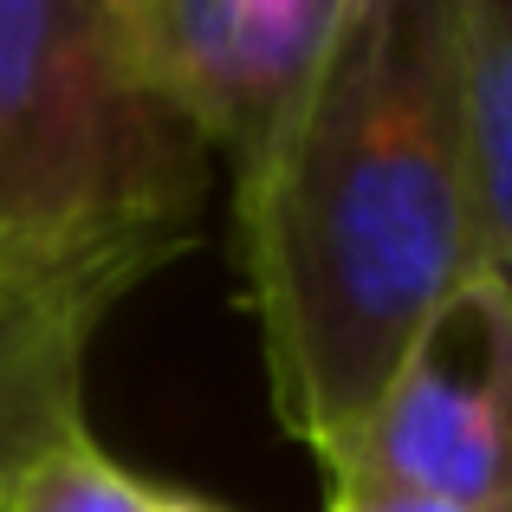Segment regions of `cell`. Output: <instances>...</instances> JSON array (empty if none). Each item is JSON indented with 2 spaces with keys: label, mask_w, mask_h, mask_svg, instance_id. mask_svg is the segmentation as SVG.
I'll return each instance as SVG.
<instances>
[{
  "label": "cell",
  "mask_w": 512,
  "mask_h": 512,
  "mask_svg": "<svg viewBox=\"0 0 512 512\" xmlns=\"http://www.w3.org/2000/svg\"><path fill=\"white\" fill-rule=\"evenodd\" d=\"M227 169L273 415L325 461L435 299L487 266L441 0H344Z\"/></svg>",
  "instance_id": "cell-1"
},
{
  "label": "cell",
  "mask_w": 512,
  "mask_h": 512,
  "mask_svg": "<svg viewBox=\"0 0 512 512\" xmlns=\"http://www.w3.org/2000/svg\"><path fill=\"white\" fill-rule=\"evenodd\" d=\"M325 512H467V506L415 500V493H383V487H325Z\"/></svg>",
  "instance_id": "cell-7"
},
{
  "label": "cell",
  "mask_w": 512,
  "mask_h": 512,
  "mask_svg": "<svg viewBox=\"0 0 512 512\" xmlns=\"http://www.w3.org/2000/svg\"><path fill=\"white\" fill-rule=\"evenodd\" d=\"M344 0H124L150 72L201 124L214 156L234 163L292 78L312 65Z\"/></svg>",
  "instance_id": "cell-4"
},
{
  "label": "cell",
  "mask_w": 512,
  "mask_h": 512,
  "mask_svg": "<svg viewBox=\"0 0 512 512\" xmlns=\"http://www.w3.org/2000/svg\"><path fill=\"white\" fill-rule=\"evenodd\" d=\"M208 182L124 0H0V279L111 318L201 240Z\"/></svg>",
  "instance_id": "cell-2"
},
{
  "label": "cell",
  "mask_w": 512,
  "mask_h": 512,
  "mask_svg": "<svg viewBox=\"0 0 512 512\" xmlns=\"http://www.w3.org/2000/svg\"><path fill=\"white\" fill-rule=\"evenodd\" d=\"M104 312L0 279V474L85 428V357Z\"/></svg>",
  "instance_id": "cell-5"
},
{
  "label": "cell",
  "mask_w": 512,
  "mask_h": 512,
  "mask_svg": "<svg viewBox=\"0 0 512 512\" xmlns=\"http://www.w3.org/2000/svg\"><path fill=\"white\" fill-rule=\"evenodd\" d=\"M7 480H13V474H0V500H7Z\"/></svg>",
  "instance_id": "cell-8"
},
{
  "label": "cell",
  "mask_w": 512,
  "mask_h": 512,
  "mask_svg": "<svg viewBox=\"0 0 512 512\" xmlns=\"http://www.w3.org/2000/svg\"><path fill=\"white\" fill-rule=\"evenodd\" d=\"M325 487L512 512V286L480 266L435 299L396 350L350 435L325 454Z\"/></svg>",
  "instance_id": "cell-3"
},
{
  "label": "cell",
  "mask_w": 512,
  "mask_h": 512,
  "mask_svg": "<svg viewBox=\"0 0 512 512\" xmlns=\"http://www.w3.org/2000/svg\"><path fill=\"white\" fill-rule=\"evenodd\" d=\"M0 512H221V506L124 467L85 422L13 467Z\"/></svg>",
  "instance_id": "cell-6"
}]
</instances>
